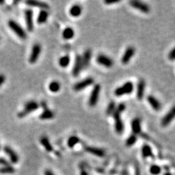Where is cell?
Returning <instances> with one entry per match:
<instances>
[{"label":"cell","instance_id":"6da1fadb","mask_svg":"<svg viewBox=\"0 0 175 175\" xmlns=\"http://www.w3.org/2000/svg\"><path fill=\"white\" fill-rule=\"evenodd\" d=\"M40 105L38 103L35 101H29L28 102H26L24 105V108L18 114V116L20 118H23L25 117L26 116L28 115L30 113L33 112L35 110H37L39 108Z\"/></svg>","mask_w":175,"mask_h":175},{"label":"cell","instance_id":"7a4b0ae2","mask_svg":"<svg viewBox=\"0 0 175 175\" xmlns=\"http://www.w3.org/2000/svg\"><path fill=\"white\" fill-rule=\"evenodd\" d=\"M134 91V84L131 82L128 81L123 85L120 87L117 88L115 90V95L116 97H121V96L126 95V94H130Z\"/></svg>","mask_w":175,"mask_h":175},{"label":"cell","instance_id":"3957f363","mask_svg":"<svg viewBox=\"0 0 175 175\" xmlns=\"http://www.w3.org/2000/svg\"><path fill=\"white\" fill-rule=\"evenodd\" d=\"M8 26H9L10 28L19 38L22 39V40L26 39V32L25 30H24L18 23L15 22V21L10 20V21H9V22H8Z\"/></svg>","mask_w":175,"mask_h":175},{"label":"cell","instance_id":"277c9868","mask_svg":"<svg viewBox=\"0 0 175 175\" xmlns=\"http://www.w3.org/2000/svg\"><path fill=\"white\" fill-rule=\"evenodd\" d=\"M100 91H101V85L99 84L95 85L91 91L89 100H88V104L90 107H94L97 105L100 95Z\"/></svg>","mask_w":175,"mask_h":175},{"label":"cell","instance_id":"5b68a950","mask_svg":"<svg viewBox=\"0 0 175 175\" xmlns=\"http://www.w3.org/2000/svg\"><path fill=\"white\" fill-rule=\"evenodd\" d=\"M113 117L115 120V131L118 134H122L124 130V124L120 117V113L117 110H115L113 112Z\"/></svg>","mask_w":175,"mask_h":175},{"label":"cell","instance_id":"8992f818","mask_svg":"<svg viewBox=\"0 0 175 175\" xmlns=\"http://www.w3.org/2000/svg\"><path fill=\"white\" fill-rule=\"evenodd\" d=\"M41 51L42 46L40 44L36 43V44H34V45H33L31 54H30L29 58H28V61H29L30 64H33L37 62L39 58V56H40V53H41Z\"/></svg>","mask_w":175,"mask_h":175},{"label":"cell","instance_id":"52a82bcc","mask_svg":"<svg viewBox=\"0 0 175 175\" xmlns=\"http://www.w3.org/2000/svg\"><path fill=\"white\" fill-rule=\"evenodd\" d=\"M94 83V78H92V77H88V78L84 79V80L76 83L74 85V87H73V89L75 91H83V90H84L87 87L91 85Z\"/></svg>","mask_w":175,"mask_h":175},{"label":"cell","instance_id":"ba28073f","mask_svg":"<svg viewBox=\"0 0 175 175\" xmlns=\"http://www.w3.org/2000/svg\"><path fill=\"white\" fill-rule=\"evenodd\" d=\"M131 6L132 8H135V9L140 10L141 12H144V13H148L150 12V8L147 4L144 3L140 1H137V0H132L130 2Z\"/></svg>","mask_w":175,"mask_h":175},{"label":"cell","instance_id":"9c48e42d","mask_svg":"<svg viewBox=\"0 0 175 175\" xmlns=\"http://www.w3.org/2000/svg\"><path fill=\"white\" fill-rule=\"evenodd\" d=\"M25 21L27 29L28 31H32L34 29V21H33V11L31 9L26 10L24 12Z\"/></svg>","mask_w":175,"mask_h":175},{"label":"cell","instance_id":"30bf717a","mask_svg":"<svg viewBox=\"0 0 175 175\" xmlns=\"http://www.w3.org/2000/svg\"><path fill=\"white\" fill-rule=\"evenodd\" d=\"M175 118V105L172 107L170 110L166 114V115L162 118L161 126L165 127L171 123V122Z\"/></svg>","mask_w":175,"mask_h":175},{"label":"cell","instance_id":"8fae6325","mask_svg":"<svg viewBox=\"0 0 175 175\" xmlns=\"http://www.w3.org/2000/svg\"><path fill=\"white\" fill-rule=\"evenodd\" d=\"M97 61L100 65L107 68H110L113 66V61L108 56L103 54H100L97 57Z\"/></svg>","mask_w":175,"mask_h":175},{"label":"cell","instance_id":"7c38bea8","mask_svg":"<svg viewBox=\"0 0 175 175\" xmlns=\"http://www.w3.org/2000/svg\"><path fill=\"white\" fill-rule=\"evenodd\" d=\"M83 68V61H82V56L77 55L75 57L74 64L72 69V74L74 77H77L81 72L82 69Z\"/></svg>","mask_w":175,"mask_h":175},{"label":"cell","instance_id":"4fadbf2b","mask_svg":"<svg viewBox=\"0 0 175 175\" xmlns=\"http://www.w3.org/2000/svg\"><path fill=\"white\" fill-rule=\"evenodd\" d=\"M42 105L43 107V112L40 114V120H51L54 117V112L48 108L45 102L42 103Z\"/></svg>","mask_w":175,"mask_h":175},{"label":"cell","instance_id":"5bb4252c","mask_svg":"<svg viewBox=\"0 0 175 175\" xmlns=\"http://www.w3.org/2000/svg\"><path fill=\"white\" fill-rule=\"evenodd\" d=\"M135 53V48L132 46H130L126 50L124 54L122 56L121 58V62L123 64H126L130 61L131 58H132L133 56Z\"/></svg>","mask_w":175,"mask_h":175},{"label":"cell","instance_id":"9a60e30c","mask_svg":"<svg viewBox=\"0 0 175 175\" xmlns=\"http://www.w3.org/2000/svg\"><path fill=\"white\" fill-rule=\"evenodd\" d=\"M4 151L5 152L6 154L8 155V156L10 157L11 161L13 163H18V160H19V157H18V155L9 146H5L4 147Z\"/></svg>","mask_w":175,"mask_h":175},{"label":"cell","instance_id":"2e32d148","mask_svg":"<svg viewBox=\"0 0 175 175\" xmlns=\"http://www.w3.org/2000/svg\"><path fill=\"white\" fill-rule=\"evenodd\" d=\"M26 4L31 7H36V8H40L41 10H46L49 9V5L45 2H40V1H35V0H29L26 1Z\"/></svg>","mask_w":175,"mask_h":175},{"label":"cell","instance_id":"e0dca14e","mask_svg":"<svg viewBox=\"0 0 175 175\" xmlns=\"http://www.w3.org/2000/svg\"><path fill=\"white\" fill-rule=\"evenodd\" d=\"M144 88H145V81L143 79H140L137 84V97L139 100H142L143 99L144 94Z\"/></svg>","mask_w":175,"mask_h":175},{"label":"cell","instance_id":"ac0fdd59","mask_svg":"<svg viewBox=\"0 0 175 175\" xmlns=\"http://www.w3.org/2000/svg\"><path fill=\"white\" fill-rule=\"evenodd\" d=\"M85 150L87 153H89L96 156H99V157H103L104 156V154H105L104 150H101V149L94 147H91V146H85Z\"/></svg>","mask_w":175,"mask_h":175},{"label":"cell","instance_id":"d6986e66","mask_svg":"<svg viewBox=\"0 0 175 175\" xmlns=\"http://www.w3.org/2000/svg\"><path fill=\"white\" fill-rule=\"evenodd\" d=\"M147 101L152 107V108L156 111H159L161 108V104H160V101L153 96H148L147 97Z\"/></svg>","mask_w":175,"mask_h":175},{"label":"cell","instance_id":"ffe728a7","mask_svg":"<svg viewBox=\"0 0 175 175\" xmlns=\"http://www.w3.org/2000/svg\"><path fill=\"white\" fill-rule=\"evenodd\" d=\"M131 130L135 135L141 132V120L140 118L137 117L132 120V122H131Z\"/></svg>","mask_w":175,"mask_h":175},{"label":"cell","instance_id":"44dd1931","mask_svg":"<svg viewBox=\"0 0 175 175\" xmlns=\"http://www.w3.org/2000/svg\"><path fill=\"white\" fill-rule=\"evenodd\" d=\"M91 51L89 49L86 50L85 51L84 54H83V57H82V61H83V68H86L88 67L90 64V61L91 59Z\"/></svg>","mask_w":175,"mask_h":175},{"label":"cell","instance_id":"7402d4cb","mask_svg":"<svg viewBox=\"0 0 175 175\" xmlns=\"http://www.w3.org/2000/svg\"><path fill=\"white\" fill-rule=\"evenodd\" d=\"M48 15H49V13L46 10H41L40 13H39L38 17H37V23L39 24H45L48 20Z\"/></svg>","mask_w":175,"mask_h":175},{"label":"cell","instance_id":"603a6c76","mask_svg":"<svg viewBox=\"0 0 175 175\" xmlns=\"http://www.w3.org/2000/svg\"><path fill=\"white\" fill-rule=\"evenodd\" d=\"M40 143L48 152H52L53 150V147L51 142L49 141V139L47 137H41L40 138Z\"/></svg>","mask_w":175,"mask_h":175},{"label":"cell","instance_id":"cb8c5ba5","mask_svg":"<svg viewBox=\"0 0 175 175\" xmlns=\"http://www.w3.org/2000/svg\"><path fill=\"white\" fill-rule=\"evenodd\" d=\"M74 31L72 27H67L64 29L62 32V37L64 40H71L74 37Z\"/></svg>","mask_w":175,"mask_h":175},{"label":"cell","instance_id":"d4e9b609","mask_svg":"<svg viewBox=\"0 0 175 175\" xmlns=\"http://www.w3.org/2000/svg\"><path fill=\"white\" fill-rule=\"evenodd\" d=\"M82 9L81 7L78 5H74L70 8L69 14L72 17H79L82 14Z\"/></svg>","mask_w":175,"mask_h":175},{"label":"cell","instance_id":"484cf974","mask_svg":"<svg viewBox=\"0 0 175 175\" xmlns=\"http://www.w3.org/2000/svg\"><path fill=\"white\" fill-rule=\"evenodd\" d=\"M142 155L144 158H147L153 156L152 149L148 144H144L143 145L142 148Z\"/></svg>","mask_w":175,"mask_h":175},{"label":"cell","instance_id":"4316f807","mask_svg":"<svg viewBox=\"0 0 175 175\" xmlns=\"http://www.w3.org/2000/svg\"><path fill=\"white\" fill-rule=\"evenodd\" d=\"M48 88L51 92L57 93L61 89V84H60L59 82L54 80L50 83L49 85H48Z\"/></svg>","mask_w":175,"mask_h":175},{"label":"cell","instance_id":"83f0119b","mask_svg":"<svg viewBox=\"0 0 175 175\" xmlns=\"http://www.w3.org/2000/svg\"><path fill=\"white\" fill-rule=\"evenodd\" d=\"M70 63V57L68 55L64 56L61 57L59 58V61H58V64L59 66L62 68H66L69 66Z\"/></svg>","mask_w":175,"mask_h":175},{"label":"cell","instance_id":"f1b7e54d","mask_svg":"<svg viewBox=\"0 0 175 175\" xmlns=\"http://www.w3.org/2000/svg\"><path fill=\"white\" fill-rule=\"evenodd\" d=\"M15 172V169L12 166L6 165L0 168V173L1 174H12Z\"/></svg>","mask_w":175,"mask_h":175},{"label":"cell","instance_id":"f546056e","mask_svg":"<svg viewBox=\"0 0 175 175\" xmlns=\"http://www.w3.org/2000/svg\"><path fill=\"white\" fill-rule=\"evenodd\" d=\"M79 142H80V139H79L78 137H76V136H72V137L69 138L68 141H67V144H68L69 147L72 148V147H74Z\"/></svg>","mask_w":175,"mask_h":175},{"label":"cell","instance_id":"4dcf8cb0","mask_svg":"<svg viewBox=\"0 0 175 175\" xmlns=\"http://www.w3.org/2000/svg\"><path fill=\"white\" fill-rule=\"evenodd\" d=\"M137 135H135V134H131V135L127 139V140H126V146H127V147H131V146L134 145V144L137 142Z\"/></svg>","mask_w":175,"mask_h":175},{"label":"cell","instance_id":"1f68e13d","mask_svg":"<svg viewBox=\"0 0 175 175\" xmlns=\"http://www.w3.org/2000/svg\"><path fill=\"white\" fill-rule=\"evenodd\" d=\"M115 110V103L114 101H111L109 104V105L107 106V110H106V114L107 115H110L111 114H112Z\"/></svg>","mask_w":175,"mask_h":175},{"label":"cell","instance_id":"d6a6232c","mask_svg":"<svg viewBox=\"0 0 175 175\" xmlns=\"http://www.w3.org/2000/svg\"><path fill=\"white\" fill-rule=\"evenodd\" d=\"M161 172V169L158 165H153L150 168V172L153 175H158Z\"/></svg>","mask_w":175,"mask_h":175},{"label":"cell","instance_id":"836d02e7","mask_svg":"<svg viewBox=\"0 0 175 175\" xmlns=\"http://www.w3.org/2000/svg\"><path fill=\"white\" fill-rule=\"evenodd\" d=\"M168 58L170 61H175V47L169 52Z\"/></svg>","mask_w":175,"mask_h":175},{"label":"cell","instance_id":"e575fe53","mask_svg":"<svg viewBox=\"0 0 175 175\" xmlns=\"http://www.w3.org/2000/svg\"><path fill=\"white\" fill-rule=\"evenodd\" d=\"M125 109H126V104H123V103H120V104H119L117 107V110L120 113L123 112L125 110Z\"/></svg>","mask_w":175,"mask_h":175},{"label":"cell","instance_id":"d590c367","mask_svg":"<svg viewBox=\"0 0 175 175\" xmlns=\"http://www.w3.org/2000/svg\"><path fill=\"white\" fill-rule=\"evenodd\" d=\"M5 80H6V78H5V76L2 74H0V87H1V86H2L4 83H5Z\"/></svg>","mask_w":175,"mask_h":175},{"label":"cell","instance_id":"8d00e7d4","mask_svg":"<svg viewBox=\"0 0 175 175\" xmlns=\"http://www.w3.org/2000/svg\"><path fill=\"white\" fill-rule=\"evenodd\" d=\"M0 164L6 166V165H8V163L5 158H0Z\"/></svg>","mask_w":175,"mask_h":175},{"label":"cell","instance_id":"74e56055","mask_svg":"<svg viewBox=\"0 0 175 175\" xmlns=\"http://www.w3.org/2000/svg\"><path fill=\"white\" fill-rule=\"evenodd\" d=\"M119 2V1H110V0H107V1H104V3L107 4V5H112V4L117 3Z\"/></svg>","mask_w":175,"mask_h":175},{"label":"cell","instance_id":"f35d334b","mask_svg":"<svg viewBox=\"0 0 175 175\" xmlns=\"http://www.w3.org/2000/svg\"><path fill=\"white\" fill-rule=\"evenodd\" d=\"M45 175H55V174L52 172V171L49 170V169H47L45 171Z\"/></svg>","mask_w":175,"mask_h":175},{"label":"cell","instance_id":"ab89813d","mask_svg":"<svg viewBox=\"0 0 175 175\" xmlns=\"http://www.w3.org/2000/svg\"><path fill=\"white\" fill-rule=\"evenodd\" d=\"M80 175H88V174L87 172H85V171H81V172H80Z\"/></svg>","mask_w":175,"mask_h":175},{"label":"cell","instance_id":"60d3db41","mask_svg":"<svg viewBox=\"0 0 175 175\" xmlns=\"http://www.w3.org/2000/svg\"><path fill=\"white\" fill-rule=\"evenodd\" d=\"M164 175H172V174L171 173H169V172H166V173L164 174Z\"/></svg>","mask_w":175,"mask_h":175},{"label":"cell","instance_id":"b9f144b4","mask_svg":"<svg viewBox=\"0 0 175 175\" xmlns=\"http://www.w3.org/2000/svg\"><path fill=\"white\" fill-rule=\"evenodd\" d=\"M0 148H1V146H0Z\"/></svg>","mask_w":175,"mask_h":175}]
</instances>
